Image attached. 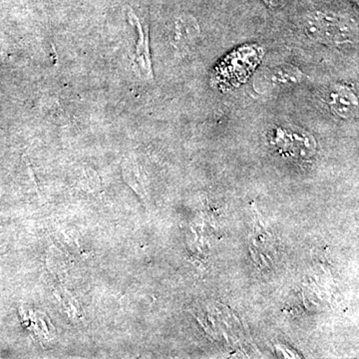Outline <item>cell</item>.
Returning <instances> with one entry per match:
<instances>
[{
	"label": "cell",
	"instance_id": "obj_5",
	"mask_svg": "<svg viewBox=\"0 0 359 359\" xmlns=\"http://www.w3.org/2000/svg\"><path fill=\"white\" fill-rule=\"evenodd\" d=\"M130 22L138 30L139 39L136 46V65L142 77L152 79L153 70L151 63L150 49H149V28L142 25L137 16L132 11L128 13Z\"/></svg>",
	"mask_w": 359,
	"mask_h": 359
},
{
	"label": "cell",
	"instance_id": "obj_2",
	"mask_svg": "<svg viewBox=\"0 0 359 359\" xmlns=\"http://www.w3.org/2000/svg\"><path fill=\"white\" fill-rule=\"evenodd\" d=\"M304 29L309 39L321 43L339 46L351 43L355 39V32L351 25L334 16L323 14L311 16L306 20Z\"/></svg>",
	"mask_w": 359,
	"mask_h": 359
},
{
	"label": "cell",
	"instance_id": "obj_3",
	"mask_svg": "<svg viewBox=\"0 0 359 359\" xmlns=\"http://www.w3.org/2000/svg\"><path fill=\"white\" fill-rule=\"evenodd\" d=\"M273 143L295 157H309L316 151L313 137L294 126L278 127L273 130Z\"/></svg>",
	"mask_w": 359,
	"mask_h": 359
},
{
	"label": "cell",
	"instance_id": "obj_1",
	"mask_svg": "<svg viewBox=\"0 0 359 359\" xmlns=\"http://www.w3.org/2000/svg\"><path fill=\"white\" fill-rule=\"evenodd\" d=\"M263 50L256 45L244 46L230 54L217 68L214 82L222 88H233L244 83L261 62Z\"/></svg>",
	"mask_w": 359,
	"mask_h": 359
},
{
	"label": "cell",
	"instance_id": "obj_4",
	"mask_svg": "<svg viewBox=\"0 0 359 359\" xmlns=\"http://www.w3.org/2000/svg\"><path fill=\"white\" fill-rule=\"evenodd\" d=\"M302 79V73L294 66L280 65L262 70L255 80V86L257 91L261 90L271 93L294 86Z\"/></svg>",
	"mask_w": 359,
	"mask_h": 359
},
{
	"label": "cell",
	"instance_id": "obj_8",
	"mask_svg": "<svg viewBox=\"0 0 359 359\" xmlns=\"http://www.w3.org/2000/svg\"><path fill=\"white\" fill-rule=\"evenodd\" d=\"M266 6L271 9H278L285 6L289 0H264Z\"/></svg>",
	"mask_w": 359,
	"mask_h": 359
},
{
	"label": "cell",
	"instance_id": "obj_6",
	"mask_svg": "<svg viewBox=\"0 0 359 359\" xmlns=\"http://www.w3.org/2000/svg\"><path fill=\"white\" fill-rule=\"evenodd\" d=\"M197 21L190 15L179 16L172 30V43L178 49L187 48L199 35Z\"/></svg>",
	"mask_w": 359,
	"mask_h": 359
},
{
	"label": "cell",
	"instance_id": "obj_7",
	"mask_svg": "<svg viewBox=\"0 0 359 359\" xmlns=\"http://www.w3.org/2000/svg\"><path fill=\"white\" fill-rule=\"evenodd\" d=\"M330 104L332 109L342 118H351L358 109V98L351 89L337 86L330 91Z\"/></svg>",
	"mask_w": 359,
	"mask_h": 359
}]
</instances>
